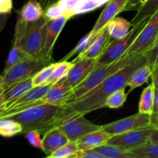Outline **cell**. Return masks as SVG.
Here are the masks:
<instances>
[{
	"label": "cell",
	"mask_w": 158,
	"mask_h": 158,
	"mask_svg": "<svg viewBox=\"0 0 158 158\" xmlns=\"http://www.w3.org/2000/svg\"><path fill=\"white\" fill-rule=\"evenodd\" d=\"M153 114H158V89H155V96H154V104Z\"/></svg>",
	"instance_id": "cell-43"
},
{
	"label": "cell",
	"mask_w": 158,
	"mask_h": 158,
	"mask_svg": "<svg viewBox=\"0 0 158 158\" xmlns=\"http://www.w3.org/2000/svg\"><path fill=\"white\" fill-rule=\"evenodd\" d=\"M69 19L66 15L47 21L44 27L43 47H42L41 56L43 63L50 64L52 61V52L54 46L60 32L63 30L66 23Z\"/></svg>",
	"instance_id": "cell-10"
},
{
	"label": "cell",
	"mask_w": 158,
	"mask_h": 158,
	"mask_svg": "<svg viewBox=\"0 0 158 158\" xmlns=\"http://www.w3.org/2000/svg\"><path fill=\"white\" fill-rule=\"evenodd\" d=\"M63 15H64L63 10L62 9L60 4L56 2L50 5V6L46 8V10L44 11L43 16L45 17V19L47 21H50V20L60 18V17L63 16Z\"/></svg>",
	"instance_id": "cell-34"
},
{
	"label": "cell",
	"mask_w": 158,
	"mask_h": 158,
	"mask_svg": "<svg viewBox=\"0 0 158 158\" xmlns=\"http://www.w3.org/2000/svg\"><path fill=\"white\" fill-rule=\"evenodd\" d=\"M72 91L73 88L66 77L53 83L42 100L44 103L62 106L65 100L69 97Z\"/></svg>",
	"instance_id": "cell-16"
},
{
	"label": "cell",
	"mask_w": 158,
	"mask_h": 158,
	"mask_svg": "<svg viewBox=\"0 0 158 158\" xmlns=\"http://www.w3.org/2000/svg\"><path fill=\"white\" fill-rule=\"evenodd\" d=\"M4 91L3 87H0V114L5 110V101H4Z\"/></svg>",
	"instance_id": "cell-41"
},
{
	"label": "cell",
	"mask_w": 158,
	"mask_h": 158,
	"mask_svg": "<svg viewBox=\"0 0 158 158\" xmlns=\"http://www.w3.org/2000/svg\"><path fill=\"white\" fill-rule=\"evenodd\" d=\"M10 14L11 13L0 14V33H1V32L3 30L5 26H6V23H7L9 16H10Z\"/></svg>",
	"instance_id": "cell-40"
},
{
	"label": "cell",
	"mask_w": 158,
	"mask_h": 158,
	"mask_svg": "<svg viewBox=\"0 0 158 158\" xmlns=\"http://www.w3.org/2000/svg\"><path fill=\"white\" fill-rule=\"evenodd\" d=\"M93 149L104 156L105 158H137L130 151L106 143Z\"/></svg>",
	"instance_id": "cell-24"
},
{
	"label": "cell",
	"mask_w": 158,
	"mask_h": 158,
	"mask_svg": "<svg viewBox=\"0 0 158 158\" xmlns=\"http://www.w3.org/2000/svg\"><path fill=\"white\" fill-rule=\"evenodd\" d=\"M58 127L64 132L69 140L77 141L88 133L100 130L102 125L89 121L85 118L84 115H78L64 121Z\"/></svg>",
	"instance_id": "cell-13"
},
{
	"label": "cell",
	"mask_w": 158,
	"mask_h": 158,
	"mask_svg": "<svg viewBox=\"0 0 158 158\" xmlns=\"http://www.w3.org/2000/svg\"><path fill=\"white\" fill-rule=\"evenodd\" d=\"M151 75H152V66L151 65L147 63L139 67L137 70L134 71L128 81L127 86H129V91L127 94H129L134 89L148 83L150 78H151Z\"/></svg>",
	"instance_id": "cell-22"
},
{
	"label": "cell",
	"mask_w": 158,
	"mask_h": 158,
	"mask_svg": "<svg viewBox=\"0 0 158 158\" xmlns=\"http://www.w3.org/2000/svg\"><path fill=\"white\" fill-rule=\"evenodd\" d=\"M156 127L154 124L133 130L120 134L113 135L106 141V143L118 146L127 151L137 148L148 143Z\"/></svg>",
	"instance_id": "cell-6"
},
{
	"label": "cell",
	"mask_w": 158,
	"mask_h": 158,
	"mask_svg": "<svg viewBox=\"0 0 158 158\" xmlns=\"http://www.w3.org/2000/svg\"><path fill=\"white\" fill-rule=\"evenodd\" d=\"M128 94L125 92V89H120L113 93L107 98L106 102V107L110 109H118L122 107L126 103Z\"/></svg>",
	"instance_id": "cell-33"
},
{
	"label": "cell",
	"mask_w": 158,
	"mask_h": 158,
	"mask_svg": "<svg viewBox=\"0 0 158 158\" xmlns=\"http://www.w3.org/2000/svg\"><path fill=\"white\" fill-rule=\"evenodd\" d=\"M147 63L148 60L145 54L138 56L129 64L108 77L73 103L62 106L61 114L56 127L76 116L86 115L94 110L106 107L108 97L115 91L126 89L128 81L134 71Z\"/></svg>",
	"instance_id": "cell-1"
},
{
	"label": "cell",
	"mask_w": 158,
	"mask_h": 158,
	"mask_svg": "<svg viewBox=\"0 0 158 158\" xmlns=\"http://www.w3.org/2000/svg\"><path fill=\"white\" fill-rule=\"evenodd\" d=\"M112 137L110 134L100 129L88 133L77 140L80 149H93L106 143L108 139Z\"/></svg>",
	"instance_id": "cell-20"
},
{
	"label": "cell",
	"mask_w": 158,
	"mask_h": 158,
	"mask_svg": "<svg viewBox=\"0 0 158 158\" xmlns=\"http://www.w3.org/2000/svg\"><path fill=\"white\" fill-rule=\"evenodd\" d=\"M131 22L120 17H115L107 25V29L111 38L119 40L126 36L131 29Z\"/></svg>",
	"instance_id": "cell-23"
},
{
	"label": "cell",
	"mask_w": 158,
	"mask_h": 158,
	"mask_svg": "<svg viewBox=\"0 0 158 158\" xmlns=\"http://www.w3.org/2000/svg\"><path fill=\"white\" fill-rule=\"evenodd\" d=\"M110 39L111 36L108 32L107 27H106L96 37L87 50L85 51L81 55L77 56L74 58V60H80V59H96L97 60L102 55L103 51L110 44L111 42Z\"/></svg>",
	"instance_id": "cell-18"
},
{
	"label": "cell",
	"mask_w": 158,
	"mask_h": 158,
	"mask_svg": "<svg viewBox=\"0 0 158 158\" xmlns=\"http://www.w3.org/2000/svg\"><path fill=\"white\" fill-rule=\"evenodd\" d=\"M46 65L48 64L35 60H25L16 63L3 73V88L6 89L19 82L32 78Z\"/></svg>",
	"instance_id": "cell-8"
},
{
	"label": "cell",
	"mask_w": 158,
	"mask_h": 158,
	"mask_svg": "<svg viewBox=\"0 0 158 158\" xmlns=\"http://www.w3.org/2000/svg\"><path fill=\"white\" fill-rule=\"evenodd\" d=\"M32 87L33 86H32V78H29L6 88L4 91L5 110L10 106L15 100H18L25 93L32 89Z\"/></svg>",
	"instance_id": "cell-19"
},
{
	"label": "cell",
	"mask_w": 158,
	"mask_h": 158,
	"mask_svg": "<svg viewBox=\"0 0 158 158\" xmlns=\"http://www.w3.org/2000/svg\"><path fill=\"white\" fill-rule=\"evenodd\" d=\"M12 0H0V14L11 13Z\"/></svg>",
	"instance_id": "cell-38"
},
{
	"label": "cell",
	"mask_w": 158,
	"mask_h": 158,
	"mask_svg": "<svg viewBox=\"0 0 158 158\" xmlns=\"http://www.w3.org/2000/svg\"><path fill=\"white\" fill-rule=\"evenodd\" d=\"M27 24L28 23L25 22L19 15L15 27V33H14L12 46L9 51L7 60H6V66L3 69V73L7 71L9 68H11L16 63L25 61V60H33V59L30 58L22 49V41H23V35L26 32Z\"/></svg>",
	"instance_id": "cell-14"
},
{
	"label": "cell",
	"mask_w": 158,
	"mask_h": 158,
	"mask_svg": "<svg viewBox=\"0 0 158 158\" xmlns=\"http://www.w3.org/2000/svg\"><path fill=\"white\" fill-rule=\"evenodd\" d=\"M73 66V63L72 61L60 60L58 63H56V66L54 68L53 73L47 81L46 84H49V83L53 84L61 79L66 77L70 71Z\"/></svg>",
	"instance_id": "cell-27"
},
{
	"label": "cell",
	"mask_w": 158,
	"mask_h": 158,
	"mask_svg": "<svg viewBox=\"0 0 158 158\" xmlns=\"http://www.w3.org/2000/svg\"><path fill=\"white\" fill-rule=\"evenodd\" d=\"M137 1H138L139 2H140V6H143V5H144L145 3H146L148 1V0H137Z\"/></svg>",
	"instance_id": "cell-46"
},
{
	"label": "cell",
	"mask_w": 158,
	"mask_h": 158,
	"mask_svg": "<svg viewBox=\"0 0 158 158\" xmlns=\"http://www.w3.org/2000/svg\"><path fill=\"white\" fill-rule=\"evenodd\" d=\"M130 151L137 158H158V143L149 140L148 143Z\"/></svg>",
	"instance_id": "cell-28"
},
{
	"label": "cell",
	"mask_w": 158,
	"mask_h": 158,
	"mask_svg": "<svg viewBox=\"0 0 158 158\" xmlns=\"http://www.w3.org/2000/svg\"><path fill=\"white\" fill-rule=\"evenodd\" d=\"M44 15V9L42 7L40 1L29 0L20 10L19 16L26 23L36 21Z\"/></svg>",
	"instance_id": "cell-21"
},
{
	"label": "cell",
	"mask_w": 158,
	"mask_h": 158,
	"mask_svg": "<svg viewBox=\"0 0 158 158\" xmlns=\"http://www.w3.org/2000/svg\"><path fill=\"white\" fill-rule=\"evenodd\" d=\"M137 4H140L137 0H110L105 6L94 28L89 32L90 34L93 36H97L119 13L135 7Z\"/></svg>",
	"instance_id": "cell-11"
},
{
	"label": "cell",
	"mask_w": 158,
	"mask_h": 158,
	"mask_svg": "<svg viewBox=\"0 0 158 158\" xmlns=\"http://www.w3.org/2000/svg\"><path fill=\"white\" fill-rule=\"evenodd\" d=\"M80 150L77 141L69 140L58 150L47 156L49 158H73L74 154Z\"/></svg>",
	"instance_id": "cell-31"
},
{
	"label": "cell",
	"mask_w": 158,
	"mask_h": 158,
	"mask_svg": "<svg viewBox=\"0 0 158 158\" xmlns=\"http://www.w3.org/2000/svg\"><path fill=\"white\" fill-rule=\"evenodd\" d=\"M55 66L56 63H50V64L46 65L41 70L39 71L32 78V86H33V87L46 84L47 81L51 77L52 73H53Z\"/></svg>",
	"instance_id": "cell-32"
},
{
	"label": "cell",
	"mask_w": 158,
	"mask_h": 158,
	"mask_svg": "<svg viewBox=\"0 0 158 158\" xmlns=\"http://www.w3.org/2000/svg\"><path fill=\"white\" fill-rule=\"evenodd\" d=\"M155 88L151 83L142 92L138 105V112L151 115L154 111Z\"/></svg>",
	"instance_id": "cell-25"
},
{
	"label": "cell",
	"mask_w": 158,
	"mask_h": 158,
	"mask_svg": "<svg viewBox=\"0 0 158 158\" xmlns=\"http://www.w3.org/2000/svg\"><path fill=\"white\" fill-rule=\"evenodd\" d=\"M25 137L32 147L42 149L43 139L41 138V132L38 131H30L25 134Z\"/></svg>",
	"instance_id": "cell-35"
},
{
	"label": "cell",
	"mask_w": 158,
	"mask_h": 158,
	"mask_svg": "<svg viewBox=\"0 0 158 158\" xmlns=\"http://www.w3.org/2000/svg\"><path fill=\"white\" fill-rule=\"evenodd\" d=\"M145 55H146L147 60H148V63L152 66L155 62L156 59L158 57V38L152 49Z\"/></svg>",
	"instance_id": "cell-37"
},
{
	"label": "cell",
	"mask_w": 158,
	"mask_h": 158,
	"mask_svg": "<svg viewBox=\"0 0 158 158\" xmlns=\"http://www.w3.org/2000/svg\"><path fill=\"white\" fill-rule=\"evenodd\" d=\"M23 126L15 120L5 117L0 119V136L4 137H12L22 134Z\"/></svg>",
	"instance_id": "cell-26"
},
{
	"label": "cell",
	"mask_w": 158,
	"mask_h": 158,
	"mask_svg": "<svg viewBox=\"0 0 158 158\" xmlns=\"http://www.w3.org/2000/svg\"><path fill=\"white\" fill-rule=\"evenodd\" d=\"M61 111L62 106L44 103L7 117L21 123L22 134L30 131H38L41 134H45L49 129L57 126Z\"/></svg>",
	"instance_id": "cell-2"
},
{
	"label": "cell",
	"mask_w": 158,
	"mask_h": 158,
	"mask_svg": "<svg viewBox=\"0 0 158 158\" xmlns=\"http://www.w3.org/2000/svg\"><path fill=\"white\" fill-rule=\"evenodd\" d=\"M69 141V138L64 132L60 127H55L46 131L43 135L42 150L49 156Z\"/></svg>",
	"instance_id": "cell-17"
},
{
	"label": "cell",
	"mask_w": 158,
	"mask_h": 158,
	"mask_svg": "<svg viewBox=\"0 0 158 158\" xmlns=\"http://www.w3.org/2000/svg\"><path fill=\"white\" fill-rule=\"evenodd\" d=\"M149 19L150 17H147L136 24L132 25V28L130 32L123 38L111 41L103 51L102 55L97 59L95 68L114 63L125 55L147 24Z\"/></svg>",
	"instance_id": "cell-4"
},
{
	"label": "cell",
	"mask_w": 158,
	"mask_h": 158,
	"mask_svg": "<svg viewBox=\"0 0 158 158\" xmlns=\"http://www.w3.org/2000/svg\"><path fill=\"white\" fill-rule=\"evenodd\" d=\"M96 37L97 36H93L90 34V32L86 34L84 37H83V38L80 40V42H79L78 44L76 46V47L74 48L72 51H70L66 56L63 57V58L62 59V60L69 61L72 57L75 56H77L79 55H81V54L83 53L85 51L87 50V49L90 46V45L92 44V43L94 42V40H95Z\"/></svg>",
	"instance_id": "cell-30"
},
{
	"label": "cell",
	"mask_w": 158,
	"mask_h": 158,
	"mask_svg": "<svg viewBox=\"0 0 158 158\" xmlns=\"http://www.w3.org/2000/svg\"><path fill=\"white\" fill-rule=\"evenodd\" d=\"M158 38V9L149 20L127 52L128 55L147 54L155 44Z\"/></svg>",
	"instance_id": "cell-7"
},
{
	"label": "cell",
	"mask_w": 158,
	"mask_h": 158,
	"mask_svg": "<svg viewBox=\"0 0 158 158\" xmlns=\"http://www.w3.org/2000/svg\"><path fill=\"white\" fill-rule=\"evenodd\" d=\"M0 87H3V75H0Z\"/></svg>",
	"instance_id": "cell-45"
},
{
	"label": "cell",
	"mask_w": 158,
	"mask_h": 158,
	"mask_svg": "<svg viewBox=\"0 0 158 158\" xmlns=\"http://www.w3.org/2000/svg\"><path fill=\"white\" fill-rule=\"evenodd\" d=\"M157 9L158 0H148L144 5L139 7L137 14L131 20V24H136L143 19L151 17Z\"/></svg>",
	"instance_id": "cell-29"
},
{
	"label": "cell",
	"mask_w": 158,
	"mask_h": 158,
	"mask_svg": "<svg viewBox=\"0 0 158 158\" xmlns=\"http://www.w3.org/2000/svg\"><path fill=\"white\" fill-rule=\"evenodd\" d=\"M105 158L103 155L94 149H80L73 158Z\"/></svg>",
	"instance_id": "cell-36"
},
{
	"label": "cell",
	"mask_w": 158,
	"mask_h": 158,
	"mask_svg": "<svg viewBox=\"0 0 158 158\" xmlns=\"http://www.w3.org/2000/svg\"><path fill=\"white\" fill-rule=\"evenodd\" d=\"M73 66L66 76L68 82L73 89L83 81L96 66V59H80L73 60Z\"/></svg>",
	"instance_id": "cell-15"
},
{
	"label": "cell",
	"mask_w": 158,
	"mask_h": 158,
	"mask_svg": "<svg viewBox=\"0 0 158 158\" xmlns=\"http://www.w3.org/2000/svg\"><path fill=\"white\" fill-rule=\"evenodd\" d=\"M52 84H45L43 86H35L25 93L22 97L15 100L10 106L0 114V119L9 117L13 114L28 109L32 106L44 103L42 100Z\"/></svg>",
	"instance_id": "cell-9"
},
{
	"label": "cell",
	"mask_w": 158,
	"mask_h": 158,
	"mask_svg": "<svg viewBox=\"0 0 158 158\" xmlns=\"http://www.w3.org/2000/svg\"><path fill=\"white\" fill-rule=\"evenodd\" d=\"M151 124H152L151 115L138 112L137 114L125 117L121 120L102 125L101 129L113 136L149 126Z\"/></svg>",
	"instance_id": "cell-12"
},
{
	"label": "cell",
	"mask_w": 158,
	"mask_h": 158,
	"mask_svg": "<svg viewBox=\"0 0 158 158\" xmlns=\"http://www.w3.org/2000/svg\"><path fill=\"white\" fill-rule=\"evenodd\" d=\"M151 81L154 88L158 89V57L156 59L155 62L152 66V75H151Z\"/></svg>",
	"instance_id": "cell-39"
},
{
	"label": "cell",
	"mask_w": 158,
	"mask_h": 158,
	"mask_svg": "<svg viewBox=\"0 0 158 158\" xmlns=\"http://www.w3.org/2000/svg\"><path fill=\"white\" fill-rule=\"evenodd\" d=\"M138 56L140 55L132 56L126 53L121 58L119 59L117 61L114 62V63L94 68V70L89 74V76L82 83H80L78 86L73 89V91L69 97L65 100L62 106L73 103L74 102L81 98L85 94H88L92 89L97 87L99 84H100L102 82L104 81L108 77L117 73V71L121 69L122 68L126 66L127 64H129L131 61L137 58Z\"/></svg>",
	"instance_id": "cell-3"
},
{
	"label": "cell",
	"mask_w": 158,
	"mask_h": 158,
	"mask_svg": "<svg viewBox=\"0 0 158 158\" xmlns=\"http://www.w3.org/2000/svg\"><path fill=\"white\" fill-rule=\"evenodd\" d=\"M46 19L44 16L36 21L28 23L22 41V49L30 58L42 61L44 27Z\"/></svg>",
	"instance_id": "cell-5"
},
{
	"label": "cell",
	"mask_w": 158,
	"mask_h": 158,
	"mask_svg": "<svg viewBox=\"0 0 158 158\" xmlns=\"http://www.w3.org/2000/svg\"><path fill=\"white\" fill-rule=\"evenodd\" d=\"M150 140L153 143H158V127L156 128L154 131V132L152 133L151 136V138H150Z\"/></svg>",
	"instance_id": "cell-44"
},
{
	"label": "cell",
	"mask_w": 158,
	"mask_h": 158,
	"mask_svg": "<svg viewBox=\"0 0 158 158\" xmlns=\"http://www.w3.org/2000/svg\"><path fill=\"white\" fill-rule=\"evenodd\" d=\"M57 1H58V0H40V4H41L43 9H44V11H45L48 6H49L50 5H52V4H53V3L56 2Z\"/></svg>",
	"instance_id": "cell-42"
}]
</instances>
